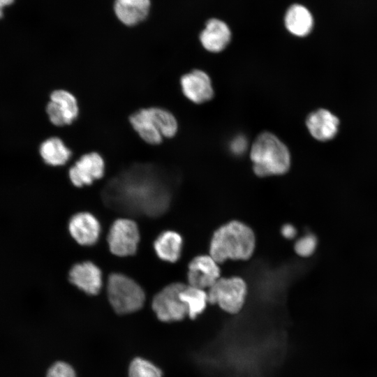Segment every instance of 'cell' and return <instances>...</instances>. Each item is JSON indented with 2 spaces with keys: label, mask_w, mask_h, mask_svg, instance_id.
<instances>
[{
  "label": "cell",
  "mask_w": 377,
  "mask_h": 377,
  "mask_svg": "<svg viewBox=\"0 0 377 377\" xmlns=\"http://www.w3.org/2000/svg\"><path fill=\"white\" fill-rule=\"evenodd\" d=\"M104 192L108 204L147 216H158L168 203L163 175L154 164L130 166L108 182Z\"/></svg>",
  "instance_id": "cell-1"
},
{
  "label": "cell",
  "mask_w": 377,
  "mask_h": 377,
  "mask_svg": "<svg viewBox=\"0 0 377 377\" xmlns=\"http://www.w3.org/2000/svg\"><path fill=\"white\" fill-rule=\"evenodd\" d=\"M256 237L252 229L239 221H231L213 234L209 255L219 263L228 260H246L255 250Z\"/></svg>",
  "instance_id": "cell-2"
},
{
  "label": "cell",
  "mask_w": 377,
  "mask_h": 377,
  "mask_svg": "<svg viewBox=\"0 0 377 377\" xmlns=\"http://www.w3.org/2000/svg\"><path fill=\"white\" fill-rule=\"evenodd\" d=\"M249 156L253 172L260 177L284 175L291 165L288 147L269 131H263L256 136L250 145Z\"/></svg>",
  "instance_id": "cell-3"
},
{
  "label": "cell",
  "mask_w": 377,
  "mask_h": 377,
  "mask_svg": "<svg viewBox=\"0 0 377 377\" xmlns=\"http://www.w3.org/2000/svg\"><path fill=\"white\" fill-rule=\"evenodd\" d=\"M107 293L112 307L119 314H128L140 310L145 300V294L141 286L131 278L119 273L110 275Z\"/></svg>",
  "instance_id": "cell-4"
},
{
  "label": "cell",
  "mask_w": 377,
  "mask_h": 377,
  "mask_svg": "<svg viewBox=\"0 0 377 377\" xmlns=\"http://www.w3.org/2000/svg\"><path fill=\"white\" fill-rule=\"evenodd\" d=\"M246 295V283L239 276L220 277L207 291L209 303L230 314H237L242 309Z\"/></svg>",
  "instance_id": "cell-5"
},
{
  "label": "cell",
  "mask_w": 377,
  "mask_h": 377,
  "mask_svg": "<svg viewBox=\"0 0 377 377\" xmlns=\"http://www.w3.org/2000/svg\"><path fill=\"white\" fill-rule=\"evenodd\" d=\"M185 286L179 282L170 283L154 297L151 306L158 320L171 323L180 321L188 316L186 305L179 297Z\"/></svg>",
  "instance_id": "cell-6"
},
{
  "label": "cell",
  "mask_w": 377,
  "mask_h": 377,
  "mask_svg": "<svg viewBox=\"0 0 377 377\" xmlns=\"http://www.w3.org/2000/svg\"><path fill=\"white\" fill-rule=\"evenodd\" d=\"M107 239L114 255L119 257L133 255L140 241L138 225L130 219H118L111 226Z\"/></svg>",
  "instance_id": "cell-7"
},
{
  "label": "cell",
  "mask_w": 377,
  "mask_h": 377,
  "mask_svg": "<svg viewBox=\"0 0 377 377\" xmlns=\"http://www.w3.org/2000/svg\"><path fill=\"white\" fill-rule=\"evenodd\" d=\"M46 112L51 123L57 126L72 124L79 115L77 98L70 91L56 89L50 96Z\"/></svg>",
  "instance_id": "cell-8"
},
{
  "label": "cell",
  "mask_w": 377,
  "mask_h": 377,
  "mask_svg": "<svg viewBox=\"0 0 377 377\" xmlns=\"http://www.w3.org/2000/svg\"><path fill=\"white\" fill-rule=\"evenodd\" d=\"M105 172V161L96 151L83 154L68 170L72 184L77 187L90 185L101 179Z\"/></svg>",
  "instance_id": "cell-9"
},
{
  "label": "cell",
  "mask_w": 377,
  "mask_h": 377,
  "mask_svg": "<svg viewBox=\"0 0 377 377\" xmlns=\"http://www.w3.org/2000/svg\"><path fill=\"white\" fill-rule=\"evenodd\" d=\"M180 87L184 96L191 102L202 104L214 96L210 76L200 69H194L182 75Z\"/></svg>",
  "instance_id": "cell-10"
},
{
  "label": "cell",
  "mask_w": 377,
  "mask_h": 377,
  "mask_svg": "<svg viewBox=\"0 0 377 377\" xmlns=\"http://www.w3.org/2000/svg\"><path fill=\"white\" fill-rule=\"evenodd\" d=\"M219 265L210 255L195 257L188 266V285L204 290L209 289L221 277Z\"/></svg>",
  "instance_id": "cell-11"
},
{
  "label": "cell",
  "mask_w": 377,
  "mask_h": 377,
  "mask_svg": "<svg viewBox=\"0 0 377 377\" xmlns=\"http://www.w3.org/2000/svg\"><path fill=\"white\" fill-rule=\"evenodd\" d=\"M305 124L309 133L315 140L325 142L337 134L339 119L330 110L319 108L308 114Z\"/></svg>",
  "instance_id": "cell-12"
},
{
  "label": "cell",
  "mask_w": 377,
  "mask_h": 377,
  "mask_svg": "<svg viewBox=\"0 0 377 377\" xmlns=\"http://www.w3.org/2000/svg\"><path fill=\"white\" fill-rule=\"evenodd\" d=\"M69 280L74 286L91 295H97L102 287V273L90 261L75 264L69 272Z\"/></svg>",
  "instance_id": "cell-13"
},
{
  "label": "cell",
  "mask_w": 377,
  "mask_h": 377,
  "mask_svg": "<svg viewBox=\"0 0 377 377\" xmlns=\"http://www.w3.org/2000/svg\"><path fill=\"white\" fill-rule=\"evenodd\" d=\"M68 229L72 237L83 246L95 244L101 232L98 219L89 212H80L73 215L69 221Z\"/></svg>",
  "instance_id": "cell-14"
},
{
  "label": "cell",
  "mask_w": 377,
  "mask_h": 377,
  "mask_svg": "<svg viewBox=\"0 0 377 377\" xmlns=\"http://www.w3.org/2000/svg\"><path fill=\"white\" fill-rule=\"evenodd\" d=\"M230 39L231 32L228 25L217 19L209 20L200 35L202 47L213 53L223 51Z\"/></svg>",
  "instance_id": "cell-15"
},
{
  "label": "cell",
  "mask_w": 377,
  "mask_h": 377,
  "mask_svg": "<svg viewBox=\"0 0 377 377\" xmlns=\"http://www.w3.org/2000/svg\"><path fill=\"white\" fill-rule=\"evenodd\" d=\"M129 122L138 135L147 144L157 145L163 137L153 120L148 108H141L132 113Z\"/></svg>",
  "instance_id": "cell-16"
},
{
  "label": "cell",
  "mask_w": 377,
  "mask_h": 377,
  "mask_svg": "<svg viewBox=\"0 0 377 377\" xmlns=\"http://www.w3.org/2000/svg\"><path fill=\"white\" fill-rule=\"evenodd\" d=\"M149 7V0H116L114 11L122 23L132 26L145 19Z\"/></svg>",
  "instance_id": "cell-17"
},
{
  "label": "cell",
  "mask_w": 377,
  "mask_h": 377,
  "mask_svg": "<svg viewBox=\"0 0 377 377\" xmlns=\"http://www.w3.org/2000/svg\"><path fill=\"white\" fill-rule=\"evenodd\" d=\"M182 237L172 230L161 233L154 241V247L158 257L169 263H175L181 256Z\"/></svg>",
  "instance_id": "cell-18"
},
{
  "label": "cell",
  "mask_w": 377,
  "mask_h": 377,
  "mask_svg": "<svg viewBox=\"0 0 377 377\" xmlns=\"http://www.w3.org/2000/svg\"><path fill=\"white\" fill-rule=\"evenodd\" d=\"M39 154L43 161L51 166L65 165L71 158L72 151L58 137H51L40 145Z\"/></svg>",
  "instance_id": "cell-19"
},
{
  "label": "cell",
  "mask_w": 377,
  "mask_h": 377,
  "mask_svg": "<svg viewBox=\"0 0 377 377\" xmlns=\"http://www.w3.org/2000/svg\"><path fill=\"white\" fill-rule=\"evenodd\" d=\"M285 24L292 34L297 36H305L312 29L313 18L305 7L295 4L288 10L285 17Z\"/></svg>",
  "instance_id": "cell-20"
},
{
  "label": "cell",
  "mask_w": 377,
  "mask_h": 377,
  "mask_svg": "<svg viewBox=\"0 0 377 377\" xmlns=\"http://www.w3.org/2000/svg\"><path fill=\"white\" fill-rule=\"evenodd\" d=\"M180 299L186 305L188 316L195 319L206 309L208 302L207 292L204 289L186 285L179 294Z\"/></svg>",
  "instance_id": "cell-21"
},
{
  "label": "cell",
  "mask_w": 377,
  "mask_h": 377,
  "mask_svg": "<svg viewBox=\"0 0 377 377\" xmlns=\"http://www.w3.org/2000/svg\"><path fill=\"white\" fill-rule=\"evenodd\" d=\"M149 112L163 138H173L178 131V122L168 110L161 107H149Z\"/></svg>",
  "instance_id": "cell-22"
},
{
  "label": "cell",
  "mask_w": 377,
  "mask_h": 377,
  "mask_svg": "<svg viewBox=\"0 0 377 377\" xmlns=\"http://www.w3.org/2000/svg\"><path fill=\"white\" fill-rule=\"evenodd\" d=\"M162 371L151 362L135 357L128 367V377H162Z\"/></svg>",
  "instance_id": "cell-23"
},
{
  "label": "cell",
  "mask_w": 377,
  "mask_h": 377,
  "mask_svg": "<svg viewBox=\"0 0 377 377\" xmlns=\"http://www.w3.org/2000/svg\"><path fill=\"white\" fill-rule=\"evenodd\" d=\"M317 245L316 237L311 234L306 235L295 242V253L302 257H309L313 253Z\"/></svg>",
  "instance_id": "cell-24"
},
{
  "label": "cell",
  "mask_w": 377,
  "mask_h": 377,
  "mask_svg": "<svg viewBox=\"0 0 377 377\" xmlns=\"http://www.w3.org/2000/svg\"><path fill=\"white\" fill-rule=\"evenodd\" d=\"M249 148L248 138L242 133H238L232 136L228 143V149L230 153L236 156L243 155Z\"/></svg>",
  "instance_id": "cell-25"
},
{
  "label": "cell",
  "mask_w": 377,
  "mask_h": 377,
  "mask_svg": "<svg viewBox=\"0 0 377 377\" xmlns=\"http://www.w3.org/2000/svg\"><path fill=\"white\" fill-rule=\"evenodd\" d=\"M46 377H77L71 365L66 362H54L47 370Z\"/></svg>",
  "instance_id": "cell-26"
},
{
  "label": "cell",
  "mask_w": 377,
  "mask_h": 377,
  "mask_svg": "<svg viewBox=\"0 0 377 377\" xmlns=\"http://www.w3.org/2000/svg\"><path fill=\"white\" fill-rule=\"evenodd\" d=\"M281 232L283 237L291 239L295 237L297 230L293 225L286 223L281 227Z\"/></svg>",
  "instance_id": "cell-27"
},
{
  "label": "cell",
  "mask_w": 377,
  "mask_h": 377,
  "mask_svg": "<svg viewBox=\"0 0 377 377\" xmlns=\"http://www.w3.org/2000/svg\"><path fill=\"white\" fill-rule=\"evenodd\" d=\"M14 0H0V18L3 15V9L4 7L10 5Z\"/></svg>",
  "instance_id": "cell-28"
}]
</instances>
